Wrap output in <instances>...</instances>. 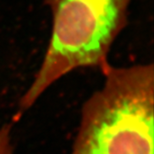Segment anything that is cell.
<instances>
[{"label":"cell","mask_w":154,"mask_h":154,"mask_svg":"<svg viewBox=\"0 0 154 154\" xmlns=\"http://www.w3.org/2000/svg\"><path fill=\"white\" fill-rule=\"evenodd\" d=\"M85 101L70 154H153V64L104 70Z\"/></svg>","instance_id":"obj_1"},{"label":"cell","mask_w":154,"mask_h":154,"mask_svg":"<svg viewBox=\"0 0 154 154\" xmlns=\"http://www.w3.org/2000/svg\"><path fill=\"white\" fill-rule=\"evenodd\" d=\"M133 0H46L52 13L47 50L21 99L17 115L34 105L50 86L73 70L99 67L104 71L110 48L128 22Z\"/></svg>","instance_id":"obj_2"},{"label":"cell","mask_w":154,"mask_h":154,"mask_svg":"<svg viewBox=\"0 0 154 154\" xmlns=\"http://www.w3.org/2000/svg\"><path fill=\"white\" fill-rule=\"evenodd\" d=\"M11 124H4L0 127V154H13L11 141Z\"/></svg>","instance_id":"obj_3"}]
</instances>
